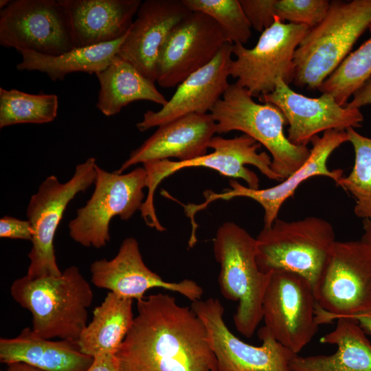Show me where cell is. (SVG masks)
<instances>
[{"label": "cell", "instance_id": "obj_27", "mask_svg": "<svg viewBox=\"0 0 371 371\" xmlns=\"http://www.w3.org/2000/svg\"><path fill=\"white\" fill-rule=\"evenodd\" d=\"M127 34L113 42L76 47L58 56L24 51L20 53L22 60L16 69L45 73L53 81L63 80L67 74L74 72L96 74L107 67L117 55Z\"/></svg>", "mask_w": 371, "mask_h": 371}, {"label": "cell", "instance_id": "obj_18", "mask_svg": "<svg viewBox=\"0 0 371 371\" xmlns=\"http://www.w3.org/2000/svg\"><path fill=\"white\" fill-rule=\"evenodd\" d=\"M92 284L123 297L141 300L151 289L161 288L178 293L192 302L201 300L203 289L195 281L185 279L168 282L151 271L144 263L138 243L125 238L111 260L102 258L90 265Z\"/></svg>", "mask_w": 371, "mask_h": 371}, {"label": "cell", "instance_id": "obj_12", "mask_svg": "<svg viewBox=\"0 0 371 371\" xmlns=\"http://www.w3.org/2000/svg\"><path fill=\"white\" fill-rule=\"evenodd\" d=\"M0 44L49 56L76 48L69 16L58 0L10 1L0 12Z\"/></svg>", "mask_w": 371, "mask_h": 371}, {"label": "cell", "instance_id": "obj_7", "mask_svg": "<svg viewBox=\"0 0 371 371\" xmlns=\"http://www.w3.org/2000/svg\"><path fill=\"white\" fill-rule=\"evenodd\" d=\"M261 144L244 134L234 138L214 136L209 148L212 153L187 161L164 159L144 163L146 173V187L148 194L141 208V216L146 224L159 232L165 230L158 220L154 206V194L159 183L166 177L186 168L205 167L231 179H242L247 187L259 189V178L245 165L256 167L271 180L282 181L271 169V157L266 152L258 153Z\"/></svg>", "mask_w": 371, "mask_h": 371}, {"label": "cell", "instance_id": "obj_30", "mask_svg": "<svg viewBox=\"0 0 371 371\" xmlns=\"http://www.w3.org/2000/svg\"><path fill=\"white\" fill-rule=\"evenodd\" d=\"M346 132L354 148L355 163L350 173L336 184L355 199L354 213L357 217L371 218V138L361 135L354 128H348Z\"/></svg>", "mask_w": 371, "mask_h": 371}, {"label": "cell", "instance_id": "obj_3", "mask_svg": "<svg viewBox=\"0 0 371 371\" xmlns=\"http://www.w3.org/2000/svg\"><path fill=\"white\" fill-rule=\"evenodd\" d=\"M371 24V0L330 1L324 19L309 28L293 57V82L318 89Z\"/></svg>", "mask_w": 371, "mask_h": 371}, {"label": "cell", "instance_id": "obj_10", "mask_svg": "<svg viewBox=\"0 0 371 371\" xmlns=\"http://www.w3.org/2000/svg\"><path fill=\"white\" fill-rule=\"evenodd\" d=\"M96 164L94 157L88 158L76 166L72 177L65 183L50 175L31 196L27 207V220L33 229L26 274L29 277L61 275L54 251V236L69 202L94 183Z\"/></svg>", "mask_w": 371, "mask_h": 371}, {"label": "cell", "instance_id": "obj_22", "mask_svg": "<svg viewBox=\"0 0 371 371\" xmlns=\"http://www.w3.org/2000/svg\"><path fill=\"white\" fill-rule=\"evenodd\" d=\"M71 23L76 47L110 43L126 35L140 0H58Z\"/></svg>", "mask_w": 371, "mask_h": 371}, {"label": "cell", "instance_id": "obj_24", "mask_svg": "<svg viewBox=\"0 0 371 371\" xmlns=\"http://www.w3.org/2000/svg\"><path fill=\"white\" fill-rule=\"evenodd\" d=\"M320 342L336 345L337 350L328 355H297L290 363L291 371H371V343L355 319H337Z\"/></svg>", "mask_w": 371, "mask_h": 371}, {"label": "cell", "instance_id": "obj_17", "mask_svg": "<svg viewBox=\"0 0 371 371\" xmlns=\"http://www.w3.org/2000/svg\"><path fill=\"white\" fill-rule=\"evenodd\" d=\"M260 102L277 106L286 119L287 138L293 144L306 146L312 138L328 130L346 131L361 126L363 115L359 109L339 104L329 93L308 98L291 89L282 78L275 89L260 96Z\"/></svg>", "mask_w": 371, "mask_h": 371}, {"label": "cell", "instance_id": "obj_21", "mask_svg": "<svg viewBox=\"0 0 371 371\" xmlns=\"http://www.w3.org/2000/svg\"><path fill=\"white\" fill-rule=\"evenodd\" d=\"M216 133V122L210 113L179 117L158 126L115 172L122 174L139 163L171 158L187 161L205 155Z\"/></svg>", "mask_w": 371, "mask_h": 371}, {"label": "cell", "instance_id": "obj_23", "mask_svg": "<svg viewBox=\"0 0 371 371\" xmlns=\"http://www.w3.org/2000/svg\"><path fill=\"white\" fill-rule=\"evenodd\" d=\"M93 359L81 351L78 341L44 339L28 327L14 337L0 339V361L7 365L23 362L45 371H85Z\"/></svg>", "mask_w": 371, "mask_h": 371}, {"label": "cell", "instance_id": "obj_8", "mask_svg": "<svg viewBox=\"0 0 371 371\" xmlns=\"http://www.w3.org/2000/svg\"><path fill=\"white\" fill-rule=\"evenodd\" d=\"M314 294L318 325L370 310L371 246L337 240Z\"/></svg>", "mask_w": 371, "mask_h": 371}, {"label": "cell", "instance_id": "obj_13", "mask_svg": "<svg viewBox=\"0 0 371 371\" xmlns=\"http://www.w3.org/2000/svg\"><path fill=\"white\" fill-rule=\"evenodd\" d=\"M317 306L313 289L306 278L293 272L273 271L262 300L264 327L297 355L318 330Z\"/></svg>", "mask_w": 371, "mask_h": 371}, {"label": "cell", "instance_id": "obj_41", "mask_svg": "<svg viewBox=\"0 0 371 371\" xmlns=\"http://www.w3.org/2000/svg\"><path fill=\"white\" fill-rule=\"evenodd\" d=\"M1 371H2V370H1Z\"/></svg>", "mask_w": 371, "mask_h": 371}, {"label": "cell", "instance_id": "obj_14", "mask_svg": "<svg viewBox=\"0 0 371 371\" xmlns=\"http://www.w3.org/2000/svg\"><path fill=\"white\" fill-rule=\"evenodd\" d=\"M190 308L206 328L217 371H291L290 363L297 355L274 339L264 326L258 332L262 345L253 346L228 328L219 300H199L192 302Z\"/></svg>", "mask_w": 371, "mask_h": 371}, {"label": "cell", "instance_id": "obj_16", "mask_svg": "<svg viewBox=\"0 0 371 371\" xmlns=\"http://www.w3.org/2000/svg\"><path fill=\"white\" fill-rule=\"evenodd\" d=\"M227 43L218 23L207 14L192 11L172 30L158 56L156 82L160 87L179 85L210 63Z\"/></svg>", "mask_w": 371, "mask_h": 371}, {"label": "cell", "instance_id": "obj_38", "mask_svg": "<svg viewBox=\"0 0 371 371\" xmlns=\"http://www.w3.org/2000/svg\"><path fill=\"white\" fill-rule=\"evenodd\" d=\"M6 371H45L23 362H14L8 364Z\"/></svg>", "mask_w": 371, "mask_h": 371}, {"label": "cell", "instance_id": "obj_20", "mask_svg": "<svg viewBox=\"0 0 371 371\" xmlns=\"http://www.w3.org/2000/svg\"><path fill=\"white\" fill-rule=\"evenodd\" d=\"M191 12L183 0L142 2L117 56L156 82L159 52L173 28Z\"/></svg>", "mask_w": 371, "mask_h": 371}, {"label": "cell", "instance_id": "obj_32", "mask_svg": "<svg viewBox=\"0 0 371 371\" xmlns=\"http://www.w3.org/2000/svg\"><path fill=\"white\" fill-rule=\"evenodd\" d=\"M329 6L328 0H275L274 13L282 23L288 21L311 28L324 19Z\"/></svg>", "mask_w": 371, "mask_h": 371}, {"label": "cell", "instance_id": "obj_25", "mask_svg": "<svg viewBox=\"0 0 371 371\" xmlns=\"http://www.w3.org/2000/svg\"><path fill=\"white\" fill-rule=\"evenodd\" d=\"M95 76L100 83L96 107L106 116L119 113L123 107L138 100L153 102L162 106L168 102L156 88L155 82L117 55Z\"/></svg>", "mask_w": 371, "mask_h": 371}, {"label": "cell", "instance_id": "obj_35", "mask_svg": "<svg viewBox=\"0 0 371 371\" xmlns=\"http://www.w3.org/2000/svg\"><path fill=\"white\" fill-rule=\"evenodd\" d=\"M351 102L345 105L351 108L359 109L361 106L371 104V77L352 95Z\"/></svg>", "mask_w": 371, "mask_h": 371}, {"label": "cell", "instance_id": "obj_40", "mask_svg": "<svg viewBox=\"0 0 371 371\" xmlns=\"http://www.w3.org/2000/svg\"><path fill=\"white\" fill-rule=\"evenodd\" d=\"M10 1H9V0H1L0 1V8H1V10L5 8L10 3Z\"/></svg>", "mask_w": 371, "mask_h": 371}, {"label": "cell", "instance_id": "obj_34", "mask_svg": "<svg viewBox=\"0 0 371 371\" xmlns=\"http://www.w3.org/2000/svg\"><path fill=\"white\" fill-rule=\"evenodd\" d=\"M0 237L32 241L33 229L28 220L5 216L0 219Z\"/></svg>", "mask_w": 371, "mask_h": 371}, {"label": "cell", "instance_id": "obj_29", "mask_svg": "<svg viewBox=\"0 0 371 371\" xmlns=\"http://www.w3.org/2000/svg\"><path fill=\"white\" fill-rule=\"evenodd\" d=\"M368 30L371 34V24ZM370 77L371 35L346 56L318 90L332 95L339 104L344 106L350 97Z\"/></svg>", "mask_w": 371, "mask_h": 371}, {"label": "cell", "instance_id": "obj_28", "mask_svg": "<svg viewBox=\"0 0 371 371\" xmlns=\"http://www.w3.org/2000/svg\"><path fill=\"white\" fill-rule=\"evenodd\" d=\"M58 108L56 94H31L15 89L0 88V128L51 122L56 117Z\"/></svg>", "mask_w": 371, "mask_h": 371}, {"label": "cell", "instance_id": "obj_5", "mask_svg": "<svg viewBox=\"0 0 371 371\" xmlns=\"http://www.w3.org/2000/svg\"><path fill=\"white\" fill-rule=\"evenodd\" d=\"M210 113L216 133L239 131L265 146L271 156L272 170L284 180L302 167L311 149L292 144L284 133L286 117L275 105L259 104L236 82L229 85Z\"/></svg>", "mask_w": 371, "mask_h": 371}, {"label": "cell", "instance_id": "obj_19", "mask_svg": "<svg viewBox=\"0 0 371 371\" xmlns=\"http://www.w3.org/2000/svg\"><path fill=\"white\" fill-rule=\"evenodd\" d=\"M233 44L227 42L214 58L181 82L167 103L157 111H147L137 123L143 132L179 117L209 113L228 88Z\"/></svg>", "mask_w": 371, "mask_h": 371}, {"label": "cell", "instance_id": "obj_4", "mask_svg": "<svg viewBox=\"0 0 371 371\" xmlns=\"http://www.w3.org/2000/svg\"><path fill=\"white\" fill-rule=\"evenodd\" d=\"M336 241L333 225L324 218L308 216L287 221L278 218L256 238V263L264 273H297L314 291Z\"/></svg>", "mask_w": 371, "mask_h": 371}, {"label": "cell", "instance_id": "obj_36", "mask_svg": "<svg viewBox=\"0 0 371 371\" xmlns=\"http://www.w3.org/2000/svg\"><path fill=\"white\" fill-rule=\"evenodd\" d=\"M85 371H119L116 355L107 354L94 357L92 364Z\"/></svg>", "mask_w": 371, "mask_h": 371}, {"label": "cell", "instance_id": "obj_11", "mask_svg": "<svg viewBox=\"0 0 371 371\" xmlns=\"http://www.w3.org/2000/svg\"><path fill=\"white\" fill-rule=\"evenodd\" d=\"M308 29L305 25L282 23L275 16L274 23L262 32L253 48L233 44L236 59L231 63L230 76L258 98L272 92L279 78L289 85L293 81L295 52Z\"/></svg>", "mask_w": 371, "mask_h": 371}, {"label": "cell", "instance_id": "obj_39", "mask_svg": "<svg viewBox=\"0 0 371 371\" xmlns=\"http://www.w3.org/2000/svg\"><path fill=\"white\" fill-rule=\"evenodd\" d=\"M363 230L361 240L371 246V218L363 220Z\"/></svg>", "mask_w": 371, "mask_h": 371}, {"label": "cell", "instance_id": "obj_15", "mask_svg": "<svg viewBox=\"0 0 371 371\" xmlns=\"http://www.w3.org/2000/svg\"><path fill=\"white\" fill-rule=\"evenodd\" d=\"M346 142H348L346 131L328 130L324 132L321 137L315 135L311 140L312 148L306 162L278 185L266 189L254 190L241 185L234 179H231L229 181L231 189L220 193L205 190L203 192V203L185 205L186 214L191 220H194L199 211L205 209L216 200L247 197L258 202L262 207L265 212L263 227H270L278 218L282 204L293 195L302 182L315 176L329 177L336 183L339 181L343 177V170H330L327 166V161L332 153Z\"/></svg>", "mask_w": 371, "mask_h": 371}, {"label": "cell", "instance_id": "obj_9", "mask_svg": "<svg viewBox=\"0 0 371 371\" xmlns=\"http://www.w3.org/2000/svg\"><path fill=\"white\" fill-rule=\"evenodd\" d=\"M146 179L144 167L119 174L106 171L96 164L93 194L68 224L72 240L85 247L106 246L110 240L111 220L118 216L126 221L140 210Z\"/></svg>", "mask_w": 371, "mask_h": 371}, {"label": "cell", "instance_id": "obj_31", "mask_svg": "<svg viewBox=\"0 0 371 371\" xmlns=\"http://www.w3.org/2000/svg\"><path fill=\"white\" fill-rule=\"evenodd\" d=\"M191 11L203 12L221 28L227 42L247 43L251 36V25L239 0H183Z\"/></svg>", "mask_w": 371, "mask_h": 371}, {"label": "cell", "instance_id": "obj_37", "mask_svg": "<svg viewBox=\"0 0 371 371\" xmlns=\"http://www.w3.org/2000/svg\"><path fill=\"white\" fill-rule=\"evenodd\" d=\"M355 319L366 334L371 335V309L366 312L351 316L350 317Z\"/></svg>", "mask_w": 371, "mask_h": 371}, {"label": "cell", "instance_id": "obj_6", "mask_svg": "<svg viewBox=\"0 0 371 371\" xmlns=\"http://www.w3.org/2000/svg\"><path fill=\"white\" fill-rule=\"evenodd\" d=\"M213 250L221 267V293L238 302L233 318L236 329L250 338L262 319V300L271 273H264L258 267L256 238L234 223L225 222L218 227Z\"/></svg>", "mask_w": 371, "mask_h": 371}, {"label": "cell", "instance_id": "obj_1", "mask_svg": "<svg viewBox=\"0 0 371 371\" xmlns=\"http://www.w3.org/2000/svg\"><path fill=\"white\" fill-rule=\"evenodd\" d=\"M137 314L116 352L119 371H217L206 328L191 308L158 293Z\"/></svg>", "mask_w": 371, "mask_h": 371}, {"label": "cell", "instance_id": "obj_26", "mask_svg": "<svg viewBox=\"0 0 371 371\" xmlns=\"http://www.w3.org/2000/svg\"><path fill=\"white\" fill-rule=\"evenodd\" d=\"M133 302L108 292L103 302L94 308L91 321L78 339L81 351L93 358L116 355L134 322Z\"/></svg>", "mask_w": 371, "mask_h": 371}, {"label": "cell", "instance_id": "obj_2", "mask_svg": "<svg viewBox=\"0 0 371 371\" xmlns=\"http://www.w3.org/2000/svg\"><path fill=\"white\" fill-rule=\"evenodd\" d=\"M13 300L32 316V330L38 336L78 341L87 326L93 293L76 266L58 276L25 275L10 286Z\"/></svg>", "mask_w": 371, "mask_h": 371}, {"label": "cell", "instance_id": "obj_33", "mask_svg": "<svg viewBox=\"0 0 371 371\" xmlns=\"http://www.w3.org/2000/svg\"><path fill=\"white\" fill-rule=\"evenodd\" d=\"M251 27L262 32L275 21V0H239Z\"/></svg>", "mask_w": 371, "mask_h": 371}]
</instances>
